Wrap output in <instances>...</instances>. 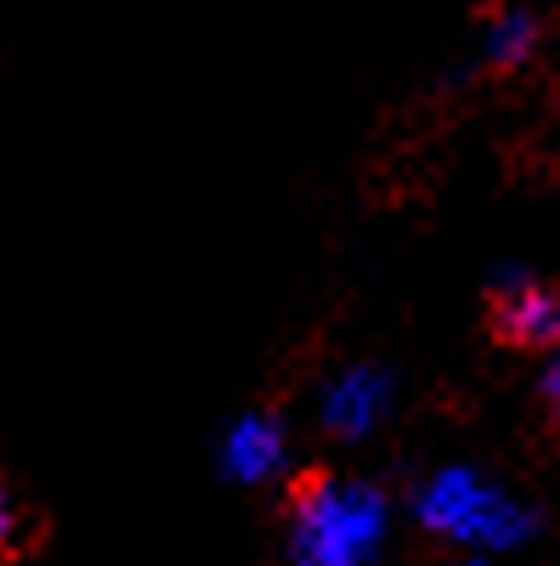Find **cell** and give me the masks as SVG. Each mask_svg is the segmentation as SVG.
Segmentation results:
<instances>
[{
    "instance_id": "obj_1",
    "label": "cell",
    "mask_w": 560,
    "mask_h": 566,
    "mask_svg": "<svg viewBox=\"0 0 560 566\" xmlns=\"http://www.w3.org/2000/svg\"><path fill=\"white\" fill-rule=\"evenodd\" d=\"M391 504L357 476H306L284 515V566H368L385 544Z\"/></svg>"
},
{
    "instance_id": "obj_2",
    "label": "cell",
    "mask_w": 560,
    "mask_h": 566,
    "mask_svg": "<svg viewBox=\"0 0 560 566\" xmlns=\"http://www.w3.org/2000/svg\"><path fill=\"white\" fill-rule=\"evenodd\" d=\"M419 527L458 549H521L538 533V510L504 493L471 464H442L413 488Z\"/></svg>"
},
{
    "instance_id": "obj_3",
    "label": "cell",
    "mask_w": 560,
    "mask_h": 566,
    "mask_svg": "<svg viewBox=\"0 0 560 566\" xmlns=\"http://www.w3.org/2000/svg\"><path fill=\"white\" fill-rule=\"evenodd\" d=\"M391 413V374L380 363H351L329 374L317 391V424L335 442H362L380 431V419Z\"/></svg>"
},
{
    "instance_id": "obj_4",
    "label": "cell",
    "mask_w": 560,
    "mask_h": 566,
    "mask_svg": "<svg viewBox=\"0 0 560 566\" xmlns=\"http://www.w3.org/2000/svg\"><path fill=\"white\" fill-rule=\"evenodd\" d=\"M493 328L498 340L549 357L560 346V290L532 272H504L493 283Z\"/></svg>"
},
{
    "instance_id": "obj_5",
    "label": "cell",
    "mask_w": 560,
    "mask_h": 566,
    "mask_svg": "<svg viewBox=\"0 0 560 566\" xmlns=\"http://www.w3.org/2000/svg\"><path fill=\"white\" fill-rule=\"evenodd\" d=\"M284 459H289V424L277 419L272 408H250V413H239L226 424V437H221V470L232 482H244V488H255V482H272L277 470H284Z\"/></svg>"
},
{
    "instance_id": "obj_6",
    "label": "cell",
    "mask_w": 560,
    "mask_h": 566,
    "mask_svg": "<svg viewBox=\"0 0 560 566\" xmlns=\"http://www.w3.org/2000/svg\"><path fill=\"white\" fill-rule=\"evenodd\" d=\"M538 40H543V23H538V12H527V7H498L487 23H482V34H476V63L482 69H521L532 52H538Z\"/></svg>"
},
{
    "instance_id": "obj_7",
    "label": "cell",
    "mask_w": 560,
    "mask_h": 566,
    "mask_svg": "<svg viewBox=\"0 0 560 566\" xmlns=\"http://www.w3.org/2000/svg\"><path fill=\"white\" fill-rule=\"evenodd\" d=\"M18 533H23V504H18V493L7 488V476H0V555L18 549Z\"/></svg>"
},
{
    "instance_id": "obj_8",
    "label": "cell",
    "mask_w": 560,
    "mask_h": 566,
    "mask_svg": "<svg viewBox=\"0 0 560 566\" xmlns=\"http://www.w3.org/2000/svg\"><path fill=\"white\" fill-rule=\"evenodd\" d=\"M538 391H543V408H549L554 424H560V346L543 357V380H538Z\"/></svg>"
},
{
    "instance_id": "obj_9",
    "label": "cell",
    "mask_w": 560,
    "mask_h": 566,
    "mask_svg": "<svg viewBox=\"0 0 560 566\" xmlns=\"http://www.w3.org/2000/svg\"><path fill=\"white\" fill-rule=\"evenodd\" d=\"M442 566H482V560H476V555H447Z\"/></svg>"
}]
</instances>
